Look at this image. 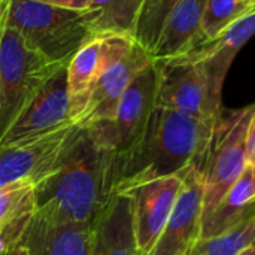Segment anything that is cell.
Wrapping results in <instances>:
<instances>
[{
	"instance_id": "obj_16",
	"label": "cell",
	"mask_w": 255,
	"mask_h": 255,
	"mask_svg": "<svg viewBox=\"0 0 255 255\" xmlns=\"http://www.w3.org/2000/svg\"><path fill=\"white\" fill-rule=\"evenodd\" d=\"M254 34L255 12H253L233 22L218 37L202 42L191 52L178 58L200 61L212 79L223 87L235 57Z\"/></svg>"
},
{
	"instance_id": "obj_6",
	"label": "cell",
	"mask_w": 255,
	"mask_h": 255,
	"mask_svg": "<svg viewBox=\"0 0 255 255\" xmlns=\"http://www.w3.org/2000/svg\"><path fill=\"white\" fill-rule=\"evenodd\" d=\"M158 82L155 106L169 108L194 118L217 121L223 112V87L200 61L173 58L154 61Z\"/></svg>"
},
{
	"instance_id": "obj_24",
	"label": "cell",
	"mask_w": 255,
	"mask_h": 255,
	"mask_svg": "<svg viewBox=\"0 0 255 255\" xmlns=\"http://www.w3.org/2000/svg\"><path fill=\"white\" fill-rule=\"evenodd\" d=\"M247 155H248V166H255V109L250 121V128H248Z\"/></svg>"
},
{
	"instance_id": "obj_13",
	"label": "cell",
	"mask_w": 255,
	"mask_h": 255,
	"mask_svg": "<svg viewBox=\"0 0 255 255\" xmlns=\"http://www.w3.org/2000/svg\"><path fill=\"white\" fill-rule=\"evenodd\" d=\"M94 224L57 223L36 214L22 235L30 255H90Z\"/></svg>"
},
{
	"instance_id": "obj_20",
	"label": "cell",
	"mask_w": 255,
	"mask_h": 255,
	"mask_svg": "<svg viewBox=\"0 0 255 255\" xmlns=\"http://www.w3.org/2000/svg\"><path fill=\"white\" fill-rule=\"evenodd\" d=\"M255 242V214L224 235L199 239L190 248V255H239Z\"/></svg>"
},
{
	"instance_id": "obj_18",
	"label": "cell",
	"mask_w": 255,
	"mask_h": 255,
	"mask_svg": "<svg viewBox=\"0 0 255 255\" xmlns=\"http://www.w3.org/2000/svg\"><path fill=\"white\" fill-rule=\"evenodd\" d=\"M109 66V61L100 54V37H94L81 46L67 64V94L70 121L75 124L87 106L90 94Z\"/></svg>"
},
{
	"instance_id": "obj_9",
	"label": "cell",
	"mask_w": 255,
	"mask_h": 255,
	"mask_svg": "<svg viewBox=\"0 0 255 255\" xmlns=\"http://www.w3.org/2000/svg\"><path fill=\"white\" fill-rule=\"evenodd\" d=\"M75 124L64 126L48 134L0 146V188L31 181L36 185L45 179L67 142Z\"/></svg>"
},
{
	"instance_id": "obj_27",
	"label": "cell",
	"mask_w": 255,
	"mask_h": 255,
	"mask_svg": "<svg viewBox=\"0 0 255 255\" xmlns=\"http://www.w3.org/2000/svg\"><path fill=\"white\" fill-rule=\"evenodd\" d=\"M7 248H9V245H7V242H6V239H4L3 233L0 232V255L4 254Z\"/></svg>"
},
{
	"instance_id": "obj_10",
	"label": "cell",
	"mask_w": 255,
	"mask_h": 255,
	"mask_svg": "<svg viewBox=\"0 0 255 255\" xmlns=\"http://www.w3.org/2000/svg\"><path fill=\"white\" fill-rule=\"evenodd\" d=\"M182 176H167L145 182L127 193L131 199L133 226L139 255H148L161 235L178 200Z\"/></svg>"
},
{
	"instance_id": "obj_32",
	"label": "cell",
	"mask_w": 255,
	"mask_h": 255,
	"mask_svg": "<svg viewBox=\"0 0 255 255\" xmlns=\"http://www.w3.org/2000/svg\"><path fill=\"white\" fill-rule=\"evenodd\" d=\"M253 167H254V169H255V166H253Z\"/></svg>"
},
{
	"instance_id": "obj_4",
	"label": "cell",
	"mask_w": 255,
	"mask_h": 255,
	"mask_svg": "<svg viewBox=\"0 0 255 255\" xmlns=\"http://www.w3.org/2000/svg\"><path fill=\"white\" fill-rule=\"evenodd\" d=\"M66 64L49 61L4 24L0 42V142L42 85Z\"/></svg>"
},
{
	"instance_id": "obj_12",
	"label": "cell",
	"mask_w": 255,
	"mask_h": 255,
	"mask_svg": "<svg viewBox=\"0 0 255 255\" xmlns=\"http://www.w3.org/2000/svg\"><path fill=\"white\" fill-rule=\"evenodd\" d=\"M151 63L152 58L149 52L136 42L124 58L103 70L90 94L85 109L75 121V126L85 128L111 120L127 87Z\"/></svg>"
},
{
	"instance_id": "obj_2",
	"label": "cell",
	"mask_w": 255,
	"mask_h": 255,
	"mask_svg": "<svg viewBox=\"0 0 255 255\" xmlns=\"http://www.w3.org/2000/svg\"><path fill=\"white\" fill-rule=\"evenodd\" d=\"M114 154L75 126L51 173L34 188V214L57 223L94 224L112 197Z\"/></svg>"
},
{
	"instance_id": "obj_22",
	"label": "cell",
	"mask_w": 255,
	"mask_h": 255,
	"mask_svg": "<svg viewBox=\"0 0 255 255\" xmlns=\"http://www.w3.org/2000/svg\"><path fill=\"white\" fill-rule=\"evenodd\" d=\"M178 1L179 0H143L136 24L134 40L145 48L149 55L158 39L166 16Z\"/></svg>"
},
{
	"instance_id": "obj_29",
	"label": "cell",
	"mask_w": 255,
	"mask_h": 255,
	"mask_svg": "<svg viewBox=\"0 0 255 255\" xmlns=\"http://www.w3.org/2000/svg\"><path fill=\"white\" fill-rule=\"evenodd\" d=\"M7 13V12H6ZM4 24H6V15L3 16V19L0 21V42H1V36H3V30H4Z\"/></svg>"
},
{
	"instance_id": "obj_5",
	"label": "cell",
	"mask_w": 255,
	"mask_h": 255,
	"mask_svg": "<svg viewBox=\"0 0 255 255\" xmlns=\"http://www.w3.org/2000/svg\"><path fill=\"white\" fill-rule=\"evenodd\" d=\"M255 103L242 109H223L214 128L203 166L202 220L220 203L224 194L248 167L247 142Z\"/></svg>"
},
{
	"instance_id": "obj_14",
	"label": "cell",
	"mask_w": 255,
	"mask_h": 255,
	"mask_svg": "<svg viewBox=\"0 0 255 255\" xmlns=\"http://www.w3.org/2000/svg\"><path fill=\"white\" fill-rule=\"evenodd\" d=\"M206 0H179L166 16L151 52L152 61H169L205 42L202 18Z\"/></svg>"
},
{
	"instance_id": "obj_28",
	"label": "cell",
	"mask_w": 255,
	"mask_h": 255,
	"mask_svg": "<svg viewBox=\"0 0 255 255\" xmlns=\"http://www.w3.org/2000/svg\"><path fill=\"white\" fill-rule=\"evenodd\" d=\"M239 255H255L254 245H253V247H250V248H247V250H244V251H242Z\"/></svg>"
},
{
	"instance_id": "obj_33",
	"label": "cell",
	"mask_w": 255,
	"mask_h": 255,
	"mask_svg": "<svg viewBox=\"0 0 255 255\" xmlns=\"http://www.w3.org/2000/svg\"><path fill=\"white\" fill-rule=\"evenodd\" d=\"M254 250H255V245H254Z\"/></svg>"
},
{
	"instance_id": "obj_1",
	"label": "cell",
	"mask_w": 255,
	"mask_h": 255,
	"mask_svg": "<svg viewBox=\"0 0 255 255\" xmlns=\"http://www.w3.org/2000/svg\"><path fill=\"white\" fill-rule=\"evenodd\" d=\"M217 121L155 106L137 142L114 155L112 196L167 176H182L191 167L203 169Z\"/></svg>"
},
{
	"instance_id": "obj_31",
	"label": "cell",
	"mask_w": 255,
	"mask_h": 255,
	"mask_svg": "<svg viewBox=\"0 0 255 255\" xmlns=\"http://www.w3.org/2000/svg\"><path fill=\"white\" fill-rule=\"evenodd\" d=\"M248 1H255V0H248Z\"/></svg>"
},
{
	"instance_id": "obj_23",
	"label": "cell",
	"mask_w": 255,
	"mask_h": 255,
	"mask_svg": "<svg viewBox=\"0 0 255 255\" xmlns=\"http://www.w3.org/2000/svg\"><path fill=\"white\" fill-rule=\"evenodd\" d=\"M34 1L52 4V6H60V7H66V9L85 10L88 7V1L90 0H34Z\"/></svg>"
},
{
	"instance_id": "obj_7",
	"label": "cell",
	"mask_w": 255,
	"mask_h": 255,
	"mask_svg": "<svg viewBox=\"0 0 255 255\" xmlns=\"http://www.w3.org/2000/svg\"><path fill=\"white\" fill-rule=\"evenodd\" d=\"M157 82V64L152 61L127 87L111 120L85 127L102 148L121 155L137 142L155 108Z\"/></svg>"
},
{
	"instance_id": "obj_8",
	"label": "cell",
	"mask_w": 255,
	"mask_h": 255,
	"mask_svg": "<svg viewBox=\"0 0 255 255\" xmlns=\"http://www.w3.org/2000/svg\"><path fill=\"white\" fill-rule=\"evenodd\" d=\"M69 124L73 123L70 121L66 64L42 85L28 106L6 131L0 146L34 139Z\"/></svg>"
},
{
	"instance_id": "obj_30",
	"label": "cell",
	"mask_w": 255,
	"mask_h": 255,
	"mask_svg": "<svg viewBox=\"0 0 255 255\" xmlns=\"http://www.w3.org/2000/svg\"><path fill=\"white\" fill-rule=\"evenodd\" d=\"M182 255H190V250H188V251H187L185 254H182Z\"/></svg>"
},
{
	"instance_id": "obj_15",
	"label": "cell",
	"mask_w": 255,
	"mask_h": 255,
	"mask_svg": "<svg viewBox=\"0 0 255 255\" xmlns=\"http://www.w3.org/2000/svg\"><path fill=\"white\" fill-rule=\"evenodd\" d=\"M90 255H139L130 196L115 194L100 211Z\"/></svg>"
},
{
	"instance_id": "obj_3",
	"label": "cell",
	"mask_w": 255,
	"mask_h": 255,
	"mask_svg": "<svg viewBox=\"0 0 255 255\" xmlns=\"http://www.w3.org/2000/svg\"><path fill=\"white\" fill-rule=\"evenodd\" d=\"M6 25L52 63H69L81 46L94 39L87 10L34 0H9Z\"/></svg>"
},
{
	"instance_id": "obj_19",
	"label": "cell",
	"mask_w": 255,
	"mask_h": 255,
	"mask_svg": "<svg viewBox=\"0 0 255 255\" xmlns=\"http://www.w3.org/2000/svg\"><path fill=\"white\" fill-rule=\"evenodd\" d=\"M143 0H90L85 9L94 37L123 34L134 37Z\"/></svg>"
},
{
	"instance_id": "obj_11",
	"label": "cell",
	"mask_w": 255,
	"mask_h": 255,
	"mask_svg": "<svg viewBox=\"0 0 255 255\" xmlns=\"http://www.w3.org/2000/svg\"><path fill=\"white\" fill-rule=\"evenodd\" d=\"M202 172L200 167H191L184 173L175 208L148 255H182L199 241L203 214Z\"/></svg>"
},
{
	"instance_id": "obj_17",
	"label": "cell",
	"mask_w": 255,
	"mask_h": 255,
	"mask_svg": "<svg viewBox=\"0 0 255 255\" xmlns=\"http://www.w3.org/2000/svg\"><path fill=\"white\" fill-rule=\"evenodd\" d=\"M255 214V169L248 166L220 203L202 220L199 239L227 233Z\"/></svg>"
},
{
	"instance_id": "obj_26",
	"label": "cell",
	"mask_w": 255,
	"mask_h": 255,
	"mask_svg": "<svg viewBox=\"0 0 255 255\" xmlns=\"http://www.w3.org/2000/svg\"><path fill=\"white\" fill-rule=\"evenodd\" d=\"M9 7V0H0V21L3 19V16L6 15Z\"/></svg>"
},
{
	"instance_id": "obj_25",
	"label": "cell",
	"mask_w": 255,
	"mask_h": 255,
	"mask_svg": "<svg viewBox=\"0 0 255 255\" xmlns=\"http://www.w3.org/2000/svg\"><path fill=\"white\" fill-rule=\"evenodd\" d=\"M3 255H30V253L21 241V242H16L15 245H10Z\"/></svg>"
},
{
	"instance_id": "obj_21",
	"label": "cell",
	"mask_w": 255,
	"mask_h": 255,
	"mask_svg": "<svg viewBox=\"0 0 255 255\" xmlns=\"http://www.w3.org/2000/svg\"><path fill=\"white\" fill-rule=\"evenodd\" d=\"M255 12V1L248 0H206L202 33L206 40L218 37L233 22Z\"/></svg>"
},
{
	"instance_id": "obj_34",
	"label": "cell",
	"mask_w": 255,
	"mask_h": 255,
	"mask_svg": "<svg viewBox=\"0 0 255 255\" xmlns=\"http://www.w3.org/2000/svg\"><path fill=\"white\" fill-rule=\"evenodd\" d=\"M254 245H255V242H254Z\"/></svg>"
}]
</instances>
